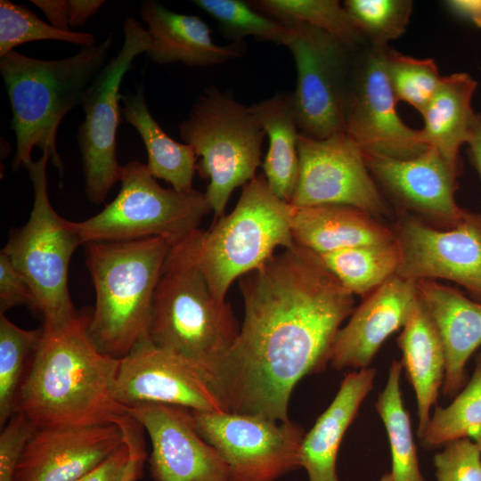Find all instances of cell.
<instances>
[{
	"label": "cell",
	"instance_id": "6da1fadb",
	"mask_svg": "<svg viewBox=\"0 0 481 481\" xmlns=\"http://www.w3.org/2000/svg\"><path fill=\"white\" fill-rule=\"evenodd\" d=\"M238 281L244 318L212 371L215 388L227 412L288 421L296 384L330 363L355 295L315 253L296 244Z\"/></svg>",
	"mask_w": 481,
	"mask_h": 481
},
{
	"label": "cell",
	"instance_id": "7a4b0ae2",
	"mask_svg": "<svg viewBox=\"0 0 481 481\" xmlns=\"http://www.w3.org/2000/svg\"><path fill=\"white\" fill-rule=\"evenodd\" d=\"M91 314L45 327L21 384L17 412L37 429L137 423L115 397L119 359L102 354L88 326Z\"/></svg>",
	"mask_w": 481,
	"mask_h": 481
},
{
	"label": "cell",
	"instance_id": "3957f363",
	"mask_svg": "<svg viewBox=\"0 0 481 481\" xmlns=\"http://www.w3.org/2000/svg\"><path fill=\"white\" fill-rule=\"evenodd\" d=\"M113 34L74 55L43 60L12 51L0 58V72L8 94L15 134L13 169L27 168L34 147L51 155L61 175L64 167L56 148L59 126L81 105L87 87L109 61Z\"/></svg>",
	"mask_w": 481,
	"mask_h": 481
},
{
	"label": "cell",
	"instance_id": "277c9868",
	"mask_svg": "<svg viewBox=\"0 0 481 481\" xmlns=\"http://www.w3.org/2000/svg\"><path fill=\"white\" fill-rule=\"evenodd\" d=\"M196 231L171 246L154 293L149 336L155 345L212 379L240 326L229 303L214 295L199 266Z\"/></svg>",
	"mask_w": 481,
	"mask_h": 481
},
{
	"label": "cell",
	"instance_id": "5b68a950",
	"mask_svg": "<svg viewBox=\"0 0 481 481\" xmlns=\"http://www.w3.org/2000/svg\"><path fill=\"white\" fill-rule=\"evenodd\" d=\"M171 246L161 237L86 244L95 292L88 332L102 354L121 359L150 337L154 293Z\"/></svg>",
	"mask_w": 481,
	"mask_h": 481
},
{
	"label": "cell",
	"instance_id": "8992f818",
	"mask_svg": "<svg viewBox=\"0 0 481 481\" xmlns=\"http://www.w3.org/2000/svg\"><path fill=\"white\" fill-rule=\"evenodd\" d=\"M292 206L270 188L264 175L242 187L234 208L196 231V257L214 295L226 300L231 285L275 255L295 245L290 228Z\"/></svg>",
	"mask_w": 481,
	"mask_h": 481
},
{
	"label": "cell",
	"instance_id": "52a82bcc",
	"mask_svg": "<svg viewBox=\"0 0 481 481\" xmlns=\"http://www.w3.org/2000/svg\"><path fill=\"white\" fill-rule=\"evenodd\" d=\"M178 132L200 159L197 170L208 179L205 194L217 220L235 189L250 182L262 166L265 131L250 106L211 86L192 103Z\"/></svg>",
	"mask_w": 481,
	"mask_h": 481
},
{
	"label": "cell",
	"instance_id": "ba28073f",
	"mask_svg": "<svg viewBox=\"0 0 481 481\" xmlns=\"http://www.w3.org/2000/svg\"><path fill=\"white\" fill-rule=\"evenodd\" d=\"M51 159L43 151L26 168L33 187V206L29 220L12 230L2 249L30 285L36 311L43 326L62 325L78 313L69 291V267L78 246L84 242L76 226L58 215L48 194L46 166Z\"/></svg>",
	"mask_w": 481,
	"mask_h": 481
},
{
	"label": "cell",
	"instance_id": "9c48e42d",
	"mask_svg": "<svg viewBox=\"0 0 481 481\" xmlns=\"http://www.w3.org/2000/svg\"><path fill=\"white\" fill-rule=\"evenodd\" d=\"M120 190L96 215L75 222L84 244L161 237L172 244L200 229L211 211L205 192L164 188L146 165L129 161L123 167Z\"/></svg>",
	"mask_w": 481,
	"mask_h": 481
},
{
	"label": "cell",
	"instance_id": "30bf717a",
	"mask_svg": "<svg viewBox=\"0 0 481 481\" xmlns=\"http://www.w3.org/2000/svg\"><path fill=\"white\" fill-rule=\"evenodd\" d=\"M285 46L297 70L291 93L298 131L313 139H325L345 132L347 92L354 50L316 27L293 23ZM359 50V49H358Z\"/></svg>",
	"mask_w": 481,
	"mask_h": 481
},
{
	"label": "cell",
	"instance_id": "8fae6325",
	"mask_svg": "<svg viewBox=\"0 0 481 481\" xmlns=\"http://www.w3.org/2000/svg\"><path fill=\"white\" fill-rule=\"evenodd\" d=\"M124 39L119 51L99 71L87 87L82 107L85 119L77 138L85 176L86 196L95 205L105 201L121 179L123 167L117 157V133L120 120L119 88L135 59L146 53L150 35L133 17L123 22Z\"/></svg>",
	"mask_w": 481,
	"mask_h": 481
},
{
	"label": "cell",
	"instance_id": "7c38bea8",
	"mask_svg": "<svg viewBox=\"0 0 481 481\" xmlns=\"http://www.w3.org/2000/svg\"><path fill=\"white\" fill-rule=\"evenodd\" d=\"M200 436L226 463L230 481H276L300 468L301 426L262 416L191 410Z\"/></svg>",
	"mask_w": 481,
	"mask_h": 481
},
{
	"label": "cell",
	"instance_id": "4fadbf2b",
	"mask_svg": "<svg viewBox=\"0 0 481 481\" xmlns=\"http://www.w3.org/2000/svg\"><path fill=\"white\" fill-rule=\"evenodd\" d=\"M387 46L371 45L355 53L345 118V133L363 153L411 159L428 144L421 130L399 117L387 69Z\"/></svg>",
	"mask_w": 481,
	"mask_h": 481
},
{
	"label": "cell",
	"instance_id": "5bb4252c",
	"mask_svg": "<svg viewBox=\"0 0 481 481\" xmlns=\"http://www.w3.org/2000/svg\"><path fill=\"white\" fill-rule=\"evenodd\" d=\"M298 153L292 206L345 205L376 218L387 212L362 150L345 132L321 140L299 133Z\"/></svg>",
	"mask_w": 481,
	"mask_h": 481
},
{
	"label": "cell",
	"instance_id": "9a60e30c",
	"mask_svg": "<svg viewBox=\"0 0 481 481\" xmlns=\"http://www.w3.org/2000/svg\"><path fill=\"white\" fill-rule=\"evenodd\" d=\"M393 231L400 254L398 276L451 281L481 303V214L466 211L452 227L439 228L405 213Z\"/></svg>",
	"mask_w": 481,
	"mask_h": 481
},
{
	"label": "cell",
	"instance_id": "2e32d148",
	"mask_svg": "<svg viewBox=\"0 0 481 481\" xmlns=\"http://www.w3.org/2000/svg\"><path fill=\"white\" fill-rule=\"evenodd\" d=\"M115 397L126 408L163 404L195 411L227 412L210 376L158 346L150 337L119 359Z\"/></svg>",
	"mask_w": 481,
	"mask_h": 481
},
{
	"label": "cell",
	"instance_id": "e0dca14e",
	"mask_svg": "<svg viewBox=\"0 0 481 481\" xmlns=\"http://www.w3.org/2000/svg\"><path fill=\"white\" fill-rule=\"evenodd\" d=\"M367 167L381 192L405 213L426 218L430 224L450 228L467 210L455 200L459 170L434 147L411 159H393L363 153Z\"/></svg>",
	"mask_w": 481,
	"mask_h": 481
},
{
	"label": "cell",
	"instance_id": "ac0fdd59",
	"mask_svg": "<svg viewBox=\"0 0 481 481\" xmlns=\"http://www.w3.org/2000/svg\"><path fill=\"white\" fill-rule=\"evenodd\" d=\"M128 412L150 436L154 481H230L226 463L198 433L190 409L140 404Z\"/></svg>",
	"mask_w": 481,
	"mask_h": 481
},
{
	"label": "cell",
	"instance_id": "d6986e66",
	"mask_svg": "<svg viewBox=\"0 0 481 481\" xmlns=\"http://www.w3.org/2000/svg\"><path fill=\"white\" fill-rule=\"evenodd\" d=\"M124 441L116 424L37 429L24 448L14 481H77Z\"/></svg>",
	"mask_w": 481,
	"mask_h": 481
},
{
	"label": "cell",
	"instance_id": "ffe728a7",
	"mask_svg": "<svg viewBox=\"0 0 481 481\" xmlns=\"http://www.w3.org/2000/svg\"><path fill=\"white\" fill-rule=\"evenodd\" d=\"M363 298L333 340L335 370L368 368L384 341L406 323L419 298L417 281L395 274Z\"/></svg>",
	"mask_w": 481,
	"mask_h": 481
},
{
	"label": "cell",
	"instance_id": "44dd1931",
	"mask_svg": "<svg viewBox=\"0 0 481 481\" xmlns=\"http://www.w3.org/2000/svg\"><path fill=\"white\" fill-rule=\"evenodd\" d=\"M139 12L151 40L145 53L155 63L206 68L246 53L243 41L216 45L208 24L197 15L175 12L155 0L142 2Z\"/></svg>",
	"mask_w": 481,
	"mask_h": 481
},
{
	"label": "cell",
	"instance_id": "7402d4cb",
	"mask_svg": "<svg viewBox=\"0 0 481 481\" xmlns=\"http://www.w3.org/2000/svg\"><path fill=\"white\" fill-rule=\"evenodd\" d=\"M417 290L441 337L445 353L442 391L452 397L466 382L469 358L481 346V303L435 280L418 281Z\"/></svg>",
	"mask_w": 481,
	"mask_h": 481
},
{
	"label": "cell",
	"instance_id": "603a6c76",
	"mask_svg": "<svg viewBox=\"0 0 481 481\" xmlns=\"http://www.w3.org/2000/svg\"><path fill=\"white\" fill-rule=\"evenodd\" d=\"M374 368L347 372L329 407L305 434L300 446V467L308 481H340L337 456L343 436L373 387Z\"/></svg>",
	"mask_w": 481,
	"mask_h": 481
},
{
	"label": "cell",
	"instance_id": "cb8c5ba5",
	"mask_svg": "<svg viewBox=\"0 0 481 481\" xmlns=\"http://www.w3.org/2000/svg\"><path fill=\"white\" fill-rule=\"evenodd\" d=\"M290 228L294 243L315 254L395 240L393 228L345 205L292 206Z\"/></svg>",
	"mask_w": 481,
	"mask_h": 481
},
{
	"label": "cell",
	"instance_id": "d4e9b609",
	"mask_svg": "<svg viewBox=\"0 0 481 481\" xmlns=\"http://www.w3.org/2000/svg\"><path fill=\"white\" fill-rule=\"evenodd\" d=\"M403 370L416 395L420 440L430 422L445 376V353L436 326L420 297L397 338Z\"/></svg>",
	"mask_w": 481,
	"mask_h": 481
},
{
	"label": "cell",
	"instance_id": "484cf974",
	"mask_svg": "<svg viewBox=\"0 0 481 481\" xmlns=\"http://www.w3.org/2000/svg\"><path fill=\"white\" fill-rule=\"evenodd\" d=\"M477 82L469 73L443 76L424 109L420 129L428 146L436 148L449 164L459 170V153L467 144L476 114L472 99Z\"/></svg>",
	"mask_w": 481,
	"mask_h": 481
},
{
	"label": "cell",
	"instance_id": "4316f807",
	"mask_svg": "<svg viewBox=\"0 0 481 481\" xmlns=\"http://www.w3.org/2000/svg\"><path fill=\"white\" fill-rule=\"evenodd\" d=\"M121 114L140 135L147 151V167L156 179H163L177 192L192 191L197 156L192 145L171 138L152 117L140 86L135 94L122 95Z\"/></svg>",
	"mask_w": 481,
	"mask_h": 481
},
{
	"label": "cell",
	"instance_id": "83f0119b",
	"mask_svg": "<svg viewBox=\"0 0 481 481\" xmlns=\"http://www.w3.org/2000/svg\"><path fill=\"white\" fill-rule=\"evenodd\" d=\"M269 137V149L262 162L264 176L272 191L290 203L298 173L299 131L291 93H279L250 106Z\"/></svg>",
	"mask_w": 481,
	"mask_h": 481
},
{
	"label": "cell",
	"instance_id": "f1b7e54d",
	"mask_svg": "<svg viewBox=\"0 0 481 481\" xmlns=\"http://www.w3.org/2000/svg\"><path fill=\"white\" fill-rule=\"evenodd\" d=\"M402 371V362L394 360L386 386L374 404L387 430L391 453L390 470L378 481H426L420 469L410 415L403 403Z\"/></svg>",
	"mask_w": 481,
	"mask_h": 481
},
{
	"label": "cell",
	"instance_id": "f546056e",
	"mask_svg": "<svg viewBox=\"0 0 481 481\" xmlns=\"http://www.w3.org/2000/svg\"><path fill=\"white\" fill-rule=\"evenodd\" d=\"M316 255L345 289L363 298L396 274L400 261L395 239Z\"/></svg>",
	"mask_w": 481,
	"mask_h": 481
},
{
	"label": "cell",
	"instance_id": "4dcf8cb0",
	"mask_svg": "<svg viewBox=\"0 0 481 481\" xmlns=\"http://www.w3.org/2000/svg\"><path fill=\"white\" fill-rule=\"evenodd\" d=\"M248 3L283 25L300 22L322 29L354 50L362 48L366 40L338 0H250Z\"/></svg>",
	"mask_w": 481,
	"mask_h": 481
},
{
	"label": "cell",
	"instance_id": "1f68e13d",
	"mask_svg": "<svg viewBox=\"0 0 481 481\" xmlns=\"http://www.w3.org/2000/svg\"><path fill=\"white\" fill-rule=\"evenodd\" d=\"M43 328L25 330L0 314V425L17 412L25 367L41 338Z\"/></svg>",
	"mask_w": 481,
	"mask_h": 481
},
{
	"label": "cell",
	"instance_id": "d6a6232c",
	"mask_svg": "<svg viewBox=\"0 0 481 481\" xmlns=\"http://www.w3.org/2000/svg\"><path fill=\"white\" fill-rule=\"evenodd\" d=\"M481 427V351L476 358L474 372L469 383L446 407L435 406L434 415L420 439L426 448L469 436Z\"/></svg>",
	"mask_w": 481,
	"mask_h": 481
},
{
	"label": "cell",
	"instance_id": "836d02e7",
	"mask_svg": "<svg viewBox=\"0 0 481 481\" xmlns=\"http://www.w3.org/2000/svg\"><path fill=\"white\" fill-rule=\"evenodd\" d=\"M193 4L216 20L224 37L242 42L246 37L285 45L289 27L252 8L241 0H194Z\"/></svg>",
	"mask_w": 481,
	"mask_h": 481
},
{
	"label": "cell",
	"instance_id": "e575fe53",
	"mask_svg": "<svg viewBox=\"0 0 481 481\" xmlns=\"http://www.w3.org/2000/svg\"><path fill=\"white\" fill-rule=\"evenodd\" d=\"M41 40L62 41L81 47L97 43L91 33L54 28L38 18L25 4L0 1V58L22 44Z\"/></svg>",
	"mask_w": 481,
	"mask_h": 481
},
{
	"label": "cell",
	"instance_id": "d590c367",
	"mask_svg": "<svg viewBox=\"0 0 481 481\" xmlns=\"http://www.w3.org/2000/svg\"><path fill=\"white\" fill-rule=\"evenodd\" d=\"M386 69L396 102H405L421 114L443 77L435 61L417 59L387 48Z\"/></svg>",
	"mask_w": 481,
	"mask_h": 481
},
{
	"label": "cell",
	"instance_id": "8d00e7d4",
	"mask_svg": "<svg viewBox=\"0 0 481 481\" xmlns=\"http://www.w3.org/2000/svg\"><path fill=\"white\" fill-rule=\"evenodd\" d=\"M344 7L371 45L387 46L403 36L413 9L411 0H346Z\"/></svg>",
	"mask_w": 481,
	"mask_h": 481
},
{
	"label": "cell",
	"instance_id": "74e56055",
	"mask_svg": "<svg viewBox=\"0 0 481 481\" xmlns=\"http://www.w3.org/2000/svg\"><path fill=\"white\" fill-rule=\"evenodd\" d=\"M433 463L436 481H481L480 451L469 436L446 442Z\"/></svg>",
	"mask_w": 481,
	"mask_h": 481
},
{
	"label": "cell",
	"instance_id": "f35d334b",
	"mask_svg": "<svg viewBox=\"0 0 481 481\" xmlns=\"http://www.w3.org/2000/svg\"><path fill=\"white\" fill-rule=\"evenodd\" d=\"M0 434V481H14L24 448L37 430L21 413L13 415Z\"/></svg>",
	"mask_w": 481,
	"mask_h": 481
},
{
	"label": "cell",
	"instance_id": "ab89813d",
	"mask_svg": "<svg viewBox=\"0 0 481 481\" xmlns=\"http://www.w3.org/2000/svg\"><path fill=\"white\" fill-rule=\"evenodd\" d=\"M19 306L36 311V301L30 285L9 257L0 252V314Z\"/></svg>",
	"mask_w": 481,
	"mask_h": 481
},
{
	"label": "cell",
	"instance_id": "60d3db41",
	"mask_svg": "<svg viewBox=\"0 0 481 481\" xmlns=\"http://www.w3.org/2000/svg\"><path fill=\"white\" fill-rule=\"evenodd\" d=\"M145 458L144 449L130 448L124 441L113 453L77 481H125L135 462Z\"/></svg>",
	"mask_w": 481,
	"mask_h": 481
},
{
	"label": "cell",
	"instance_id": "b9f144b4",
	"mask_svg": "<svg viewBox=\"0 0 481 481\" xmlns=\"http://www.w3.org/2000/svg\"><path fill=\"white\" fill-rule=\"evenodd\" d=\"M31 3L43 12L52 26L71 31L68 0H32Z\"/></svg>",
	"mask_w": 481,
	"mask_h": 481
},
{
	"label": "cell",
	"instance_id": "7bdbcfd3",
	"mask_svg": "<svg viewBox=\"0 0 481 481\" xmlns=\"http://www.w3.org/2000/svg\"><path fill=\"white\" fill-rule=\"evenodd\" d=\"M69 26L79 28L95 15L105 4L103 0H68Z\"/></svg>",
	"mask_w": 481,
	"mask_h": 481
},
{
	"label": "cell",
	"instance_id": "ee69618b",
	"mask_svg": "<svg viewBox=\"0 0 481 481\" xmlns=\"http://www.w3.org/2000/svg\"><path fill=\"white\" fill-rule=\"evenodd\" d=\"M445 5L454 14L481 29V0H449Z\"/></svg>",
	"mask_w": 481,
	"mask_h": 481
},
{
	"label": "cell",
	"instance_id": "f6af8a7d",
	"mask_svg": "<svg viewBox=\"0 0 481 481\" xmlns=\"http://www.w3.org/2000/svg\"><path fill=\"white\" fill-rule=\"evenodd\" d=\"M471 160L481 178V114H476L467 143Z\"/></svg>",
	"mask_w": 481,
	"mask_h": 481
},
{
	"label": "cell",
	"instance_id": "bcb514c9",
	"mask_svg": "<svg viewBox=\"0 0 481 481\" xmlns=\"http://www.w3.org/2000/svg\"><path fill=\"white\" fill-rule=\"evenodd\" d=\"M145 460H138L135 462L131 471L125 479V481H137L141 476L143 465Z\"/></svg>",
	"mask_w": 481,
	"mask_h": 481
},
{
	"label": "cell",
	"instance_id": "7dc6e473",
	"mask_svg": "<svg viewBox=\"0 0 481 481\" xmlns=\"http://www.w3.org/2000/svg\"><path fill=\"white\" fill-rule=\"evenodd\" d=\"M469 436H471L473 437V440L476 442L480 451V456H481V427L473 430Z\"/></svg>",
	"mask_w": 481,
	"mask_h": 481
},
{
	"label": "cell",
	"instance_id": "c3c4849f",
	"mask_svg": "<svg viewBox=\"0 0 481 481\" xmlns=\"http://www.w3.org/2000/svg\"><path fill=\"white\" fill-rule=\"evenodd\" d=\"M481 114V113H480Z\"/></svg>",
	"mask_w": 481,
	"mask_h": 481
}]
</instances>
